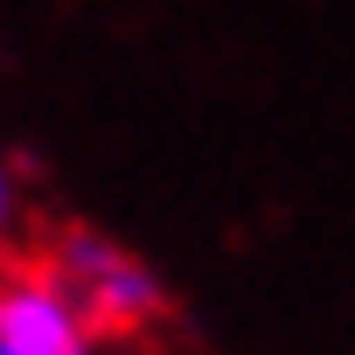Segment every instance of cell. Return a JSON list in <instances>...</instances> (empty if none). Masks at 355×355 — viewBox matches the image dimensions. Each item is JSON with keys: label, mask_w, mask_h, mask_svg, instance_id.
I'll return each mask as SVG.
<instances>
[{"label": "cell", "mask_w": 355, "mask_h": 355, "mask_svg": "<svg viewBox=\"0 0 355 355\" xmlns=\"http://www.w3.org/2000/svg\"><path fill=\"white\" fill-rule=\"evenodd\" d=\"M0 279L49 286L70 306V320L84 327V341L132 348V341H153L160 327H174L167 286L125 244H112L91 223H42V230H28L21 244L0 251Z\"/></svg>", "instance_id": "1"}, {"label": "cell", "mask_w": 355, "mask_h": 355, "mask_svg": "<svg viewBox=\"0 0 355 355\" xmlns=\"http://www.w3.org/2000/svg\"><path fill=\"white\" fill-rule=\"evenodd\" d=\"M0 348L8 355H84V327L49 286L0 279Z\"/></svg>", "instance_id": "2"}, {"label": "cell", "mask_w": 355, "mask_h": 355, "mask_svg": "<svg viewBox=\"0 0 355 355\" xmlns=\"http://www.w3.org/2000/svg\"><path fill=\"white\" fill-rule=\"evenodd\" d=\"M15 244V182H8V160H0V251Z\"/></svg>", "instance_id": "3"}, {"label": "cell", "mask_w": 355, "mask_h": 355, "mask_svg": "<svg viewBox=\"0 0 355 355\" xmlns=\"http://www.w3.org/2000/svg\"><path fill=\"white\" fill-rule=\"evenodd\" d=\"M0 355H8V348H0Z\"/></svg>", "instance_id": "4"}]
</instances>
